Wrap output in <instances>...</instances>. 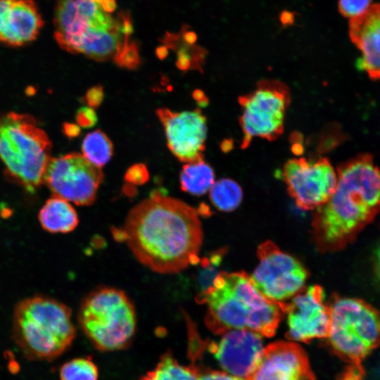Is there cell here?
Segmentation results:
<instances>
[{"label": "cell", "instance_id": "1", "mask_svg": "<svg viewBox=\"0 0 380 380\" xmlns=\"http://www.w3.org/2000/svg\"><path fill=\"white\" fill-rule=\"evenodd\" d=\"M199 211L153 191L129 212L119 236L136 259L160 274H176L199 262L203 229Z\"/></svg>", "mask_w": 380, "mask_h": 380}, {"label": "cell", "instance_id": "2", "mask_svg": "<svg viewBox=\"0 0 380 380\" xmlns=\"http://www.w3.org/2000/svg\"><path fill=\"white\" fill-rule=\"evenodd\" d=\"M331 197L315 209L312 235L321 252L343 249L380 211V169L364 153L337 167Z\"/></svg>", "mask_w": 380, "mask_h": 380}, {"label": "cell", "instance_id": "3", "mask_svg": "<svg viewBox=\"0 0 380 380\" xmlns=\"http://www.w3.org/2000/svg\"><path fill=\"white\" fill-rule=\"evenodd\" d=\"M116 7L115 0H61L53 20L56 42L97 61L114 58L133 32L129 15Z\"/></svg>", "mask_w": 380, "mask_h": 380}, {"label": "cell", "instance_id": "4", "mask_svg": "<svg viewBox=\"0 0 380 380\" xmlns=\"http://www.w3.org/2000/svg\"><path fill=\"white\" fill-rule=\"evenodd\" d=\"M196 300L206 304L205 325L217 335L232 330H248L271 337L284 314L280 304L260 293L243 271L217 273Z\"/></svg>", "mask_w": 380, "mask_h": 380}, {"label": "cell", "instance_id": "5", "mask_svg": "<svg viewBox=\"0 0 380 380\" xmlns=\"http://www.w3.org/2000/svg\"><path fill=\"white\" fill-rule=\"evenodd\" d=\"M12 331L18 349L32 360L57 358L70 346L76 335L70 309L45 296L27 298L17 304Z\"/></svg>", "mask_w": 380, "mask_h": 380}, {"label": "cell", "instance_id": "6", "mask_svg": "<svg viewBox=\"0 0 380 380\" xmlns=\"http://www.w3.org/2000/svg\"><path fill=\"white\" fill-rule=\"evenodd\" d=\"M51 142L29 115L11 112L0 118V159L7 174L27 192L42 183Z\"/></svg>", "mask_w": 380, "mask_h": 380}, {"label": "cell", "instance_id": "7", "mask_svg": "<svg viewBox=\"0 0 380 380\" xmlns=\"http://www.w3.org/2000/svg\"><path fill=\"white\" fill-rule=\"evenodd\" d=\"M78 321L94 346L101 351L125 348L136 330L134 305L127 294L113 287L99 288L82 302Z\"/></svg>", "mask_w": 380, "mask_h": 380}, {"label": "cell", "instance_id": "8", "mask_svg": "<svg viewBox=\"0 0 380 380\" xmlns=\"http://www.w3.org/2000/svg\"><path fill=\"white\" fill-rule=\"evenodd\" d=\"M329 307L330 347L348 364L361 363L380 346V310L361 299L338 296Z\"/></svg>", "mask_w": 380, "mask_h": 380}, {"label": "cell", "instance_id": "9", "mask_svg": "<svg viewBox=\"0 0 380 380\" xmlns=\"http://www.w3.org/2000/svg\"><path fill=\"white\" fill-rule=\"evenodd\" d=\"M290 102L289 87L277 80H260L253 91L239 96L242 111L239 124L243 132L241 148H248L255 137L270 141L279 138L284 132Z\"/></svg>", "mask_w": 380, "mask_h": 380}, {"label": "cell", "instance_id": "10", "mask_svg": "<svg viewBox=\"0 0 380 380\" xmlns=\"http://www.w3.org/2000/svg\"><path fill=\"white\" fill-rule=\"evenodd\" d=\"M257 256L259 262L250 278L265 298L277 303L286 302L303 288L308 272L272 241L260 244Z\"/></svg>", "mask_w": 380, "mask_h": 380}, {"label": "cell", "instance_id": "11", "mask_svg": "<svg viewBox=\"0 0 380 380\" xmlns=\"http://www.w3.org/2000/svg\"><path fill=\"white\" fill-rule=\"evenodd\" d=\"M103 179L101 168L83 155L71 153L50 159L44 183L53 196L78 205H90Z\"/></svg>", "mask_w": 380, "mask_h": 380}, {"label": "cell", "instance_id": "12", "mask_svg": "<svg viewBox=\"0 0 380 380\" xmlns=\"http://www.w3.org/2000/svg\"><path fill=\"white\" fill-rule=\"evenodd\" d=\"M282 178L289 194L301 210H312L335 192L337 174L326 157L292 158L283 166Z\"/></svg>", "mask_w": 380, "mask_h": 380}, {"label": "cell", "instance_id": "13", "mask_svg": "<svg viewBox=\"0 0 380 380\" xmlns=\"http://www.w3.org/2000/svg\"><path fill=\"white\" fill-rule=\"evenodd\" d=\"M289 301L279 303L286 314V337L291 341L309 343L315 338H327L330 329V307L325 302L322 286L303 288Z\"/></svg>", "mask_w": 380, "mask_h": 380}, {"label": "cell", "instance_id": "14", "mask_svg": "<svg viewBox=\"0 0 380 380\" xmlns=\"http://www.w3.org/2000/svg\"><path fill=\"white\" fill-rule=\"evenodd\" d=\"M157 115L163 125L168 148L175 157L187 163L203 160L207 124L199 109L173 112L159 108Z\"/></svg>", "mask_w": 380, "mask_h": 380}, {"label": "cell", "instance_id": "15", "mask_svg": "<svg viewBox=\"0 0 380 380\" xmlns=\"http://www.w3.org/2000/svg\"><path fill=\"white\" fill-rule=\"evenodd\" d=\"M247 380H315V376L300 345L279 341L263 348Z\"/></svg>", "mask_w": 380, "mask_h": 380}, {"label": "cell", "instance_id": "16", "mask_svg": "<svg viewBox=\"0 0 380 380\" xmlns=\"http://www.w3.org/2000/svg\"><path fill=\"white\" fill-rule=\"evenodd\" d=\"M207 344L222 371L247 379L263 349L262 336L248 330H232Z\"/></svg>", "mask_w": 380, "mask_h": 380}, {"label": "cell", "instance_id": "17", "mask_svg": "<svg viewBox=\"0 0 380 380\" xmlns=\"http://www.w3.org/2000/svg\"><path fill=\"white\" fill-rule=\"evenodd\" d=\"M44 25L32 0H0V42L20 46L34 40Z\"/></svg>", "mask_w": 380, "mask_h": 380}, {"label": "cell", "instance_id": "18", "mask_svg": "<svg viewBox=\"0 0 380 380\" xmlns=\"http://www.w3.org/2000/svg\"><path fill=\"white\" fill-rule=\"evenodd\" d=\"M349 36L361 53L357 68L372 80H380V3L350 19Z\"/></svg>", "mask_w": 380, "mask_h": 380}, {"label": "cell", "instance_id": "19", "mask_svg": "<svg viewBox=\"0 0 380 380\" xmlns=\"http://www.w3.org/2000/svg\"><path fill=\"white\" fill-rule=\"evenodd\" d=\"M38 219L42 227L52 234L69 233L78 225V215L69 201L53 196L41 208Z\"/></svg>", "mask_w": 380, "mask_h": 380}, {"label": "cell", "instance_id": "20", "mask_svg": "<svg viewBox=\"0 0 380 380\" xmlns=\"http://www.w3.org/2000/svg\"><path fill=\"white\" fill-rule=\"evenodd\" d=\"M214 179V171L204 160L186 163L180 173L182 190L196 196L208 191L215 183Z\"/></svg>", "mask_w": 380, "mask_h": 380}, {"label": "cell", "instance_id": "21", "mask_svg": "<svg viewBox=\"0 0 380 380\" xmlns=\"http://www.w3.org/2000/svg\"><path fill=\"white\" fill-rule=\"evenodd\" d=\"M196 366L180 364L170 352L165 353L156 367L143 376L140 380H198Z\"/></svg>", "mask_w": 380, "mask_h": 380}, {"label": "cell", "instance_id": "22", "mask_svg": "<svg viewBox=\"0 0 380 380\" xmlns=\"http://www.w3.org/2000/svg\"><path fill=\"white\" fill-rule=\"evenodd\" d=\"M243 198L241 186L235 181L222 178L213 184L210 189V199L219 210L230 212L236 209Z\"/></svg>", "mask_w": 380, "mask_h": 380}, {"label": "cell", "instance_id": "23", "mask_svg": "<svg viewBox=\"0 0 380 380\" xmlns=\"http://www.w3.org/2000/svg\"><path fill=\"white\" fill-rule=\"evenodd\" d=\"M82 151L83 156L89 162L101 168L105 165L113 155V144L107 135L97 129L84 137Z\"/></svg>", "mask_w": 380, "mask_h": 380}, {"label": "cell", "instance_id": "24", "mask_svg": "<svg viewBox=\"0 0 380 380\" xmlns=\"http://www.w3.org/2000/svg\"><path fill=\"white\" fill-rule=\"evenodd\" d=\"M61 380H98L99 370L89 357H79L64 363L60 369Z\"/></svg>", "mask_w": 380, "mask_h": 380}, {"label": "cell", "instance_id": "25", "mask_svg": "<svg viewBox=\"0 0 380 380\" xmlns=\"http://www.w3.org/2000/svg\"><path fill=\"white\" fill-rule=\"evenodd\" d=\"M113 59L120 67L131 70L137 68L140 64L139 48L137 44L131 41Z\"/></svg>", "mask_w": 380, "mask_h": 380}, {"label": "cell", "instance_id": "26", "mask_svg": "<svg viewBox=\"0 0 380 380\" xmlns=\"http://www.w3.org/2000/svg\"><path fill=\"white\" fill-rule=\"evenodd\" d=\"M372 0H338L340 13L350 19L364 13L372 5Z\"/></svg>", "mask_w": 380, "mask_h": 380}, {"label": "cell", "instance_id": "27", "mask_svg": "<svg viewBox=\"0 0 380 380\" xmlns=\"http://www.w3.org/2000/svg\"><path fill=\"white\" fill-rule=\"evenodd\" d=\"M149 178L148 172L145 165L137 163L128 168L125 179L129 184L141 185L146 183Z\"/></svg>", "mask_w": 380, "mask_h": 380}, {"label": "cell", "instance_id": "28", "mask_svg": "<svg viewBox=\"0 0 380 380\" xmlns=\"http://www.w3.org/2000/svg\"><path fill=\"white\" fill-rule=\"evenodd\" d=\"M198 369V380H247L244 378L232 375L222 370L203 369L194 363Z\"/></svg>", "mask_w": 380, "mask_h": 380}, {"label": "cell", "instance_id": "29", "mask_svg": "<svg viewBox=\"0 0 380 380\" xmlns=\"http://www.w3.org/2000/svg\"><path fill=\"white\" fill-rule=\"evenodd\" d=\"M76 120L80 127L89 128L96 124L97 115L92 108L82 107L77 112Z\"/></svg>", "mask_w": 380, "mask_h": 380}, {"label": "cell", "instance_id": "30", "mask_svg": "<svg viewBox=\"0 0 380 380\" xmlns=\"http://www.w3.org/2000/svg\"><path fill=\"white\" fill-rule=\"evenodd\" d=\"M365 371L361 363H352L338 376L337 380H364Z\"/></svg>", "mask_w": 380, "mask_h": 380}, {"label": "cell", "instance_id": "31", "mask_svg": "<svg viewBox=\"0 0 380 380\" xmlns=\"http://www.w3.org/2000/svg\"><path fill=\"white\" fill-rule=\"evenodd\" d=\"M104 97L103 89L101 86L97 85L91 87L84 96V101L91 108H96L99 106Z\"/></svg>", "mask_w": 380, "mask_h": 380}, {"label": "cell", "instance_id": "32", "mask_svg": "<svg viewBox=\"0 0 380 380\" xmlns=\"http://www.w3.org/2000/svg\"><path fill=\"white\" fill-rule=\"evenodd\" d=\"M65 133L69 137H75L79 135L80 132V126L75 124H65L64 126Z\"/></svg>", "mask_w": 380, "mask_h": 380}, {"label": "cell", "instance_id": "33", "mask_svg": "<svg viewBox=\"0 0 380 380\" xmlns=\"http://www.w3.org/2000/svg\"><path fill=\"white\" fill-rule=\"evenodd\" d=\"M293 21V13L285 11L283 12L281 15V22L283 25H290L292 24Z\"/></svg>", "mask_w": 380, "mask_h": 380}, {"label": "cell", "instance_id": "34", "mask_svg": "<svg viewBox=\"0 0 380 380\" xmlns=\"http://www.w3.org/2000/svg\"><path fill=\"white\" fill-rule=\"evenodd\" d=\"M375 258H376V260H375L376 272L379 279H380V245L376 251Z\"/></svg>", "mask_w": 380, "mask_h": 380}, {"label": "cell", "instance_id": "35", "mask_svg": "<svg viewBox=\"0 0 380 380\" xmlns=\"http://www.w3.org/2000/svg\"><path fill=\"white\" fill-rule=\"evenodd\" d=\"M157 53H158V57H160V58H164L165 56L167 55V52L165 48L162 47L158 49Z\"/></svg>", "mask_w": 380, "mask_h": 380}]
</instances>
